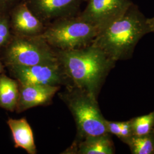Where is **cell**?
Masks as SVG:
<instances>
[{
  "mask_svg": "<svg viewBox=\"0 0 154 154\" xmlns=\"http://www.w3.org/2000/svg\"><path fill=\"white\" fill-rule=\"evenodd\" d=\"M131 123L133 135L141 136L151 133L154 130V111L133 118Z\"/></svg>",
  "mask_w": 154,
  "mask_h": 154,
  "instance_id": "15",
  "label": "cell"
},
{
  "mask_svg": "<svg viewBox=\"0 0 154 154\" xmlns=\"http://www.w3.org/2000/svg\"><path fill=\"white\" fill-rule=\"evenodd\" d=\"M146 24L149 33H154V17L147 18Z\"/></svg>",
  "mask_w": 154,
  "mask_h": 154,
  "instance_id": "20",
  "label": "cell"
},
{
  "mask_svg": "<svg viewBox=\"0 0 154 154\" xmlns=\"http://www.w3.org/2000/svg\"><path fill=\"white\" fill-rule=\"evenodd\" d=\"M45 25L55 20L76 16L83 0H23Z\"/></svg>",
  "mask_w": 154,
  "mask_h": 154,
  "instance_id": "8",
  "label": "cell"
},
{
  "mask_svg": "<svg viewBox=\"0 0 154 154\" xmlns=\"http://www.w3.org/2000/svg\"><path fill=\"white\" fill-rule=\"evenodd\" d=\"M12 35L9 14L0 15V52L10 42Z\"/></svg>",
  "mask_w": 154,
  "mask_h": 154,
  "instance_id": "16",
  "label": "cell"
},
{
  "mask_svg": "<svg viewBox=\"0 0 154 154\" xmlns=\"http://www.w3.org/2000/svg\"><path fill=\"white\" fill-rule=\"evenodd\" d=\"M106 125L108 133L112 134L118 138L119 137L121 132V122L109 121L106 119Z\"/></svg>",
  "mask_w": 154,
  "mask_h": 154,
  "instance_id": "19",
  "label": "cell"
},
{
  "mask_svg": "<svg viewBox=\"0 0 154 154\" xmlns=\"http://www.w3.org/2000/svg\"><path fill=\"white\" fill-rule=\"evenodd\" d=\"M132 4L131 0H88L85 9L77 16L100 30L122 16Z\"/></svg>",
  "mask_w": 154,
  "mask_h": 154,
  "instance_id": "7",
  "label": "cell"
},
{
  "mask_svg": "<svg viewBox=\"0 0 154 154\" xmlns=\"http://www.w3.org/2000/svg\"><path fill=\"white\" fill-rule=\"evenodd\" d=\"M19 98V83L17 80L0 74V107L9 111L16 109Z\"/></svg>",
  "mask_w": 154,
  "mask_h": 154,
  "instance_id": "13",
  "label": "cell"
},
{
  "mask_svg": "<svg viewBox=\"0 0 154 154\" xmlns=\"http://www.w3.org/2000/svg\"><path fill=\"white\" fill-rule=\"evenodd\" d=\"M23 0H0V15L9 14L10 11Z\"/></svg>",
  "mask_w": 154,
  "mask_h": 154,
  "instance_id": "17",
  "label": "cell"
},
{
  "mask_svg": "<svg viewBox=\"0 0 154 154\" xmlns=\"http://www.w3.org/2000/svg\"><path fill=\"white\" fill-rule=\"evenodd\" d=\"M146 20L132 3L122 16L99 30L91 44L115 62L127 60L132 57L139 41L149 33Z\"/></svg>",
  "mask_w": 154,
  "mask_h": 154,
  "instance_id": "2",
  "label": "cell"
},
{
  "mask_svg": "<svg viewBox=\"0 0 154 154\" xmlns=\"http://www.w3.org/2000/svg\"><path fill=\"white\" fill-rule=\"evenodd\" d=\"M82 141L74 149L73 153L80 154H114V144L107 133L96 137H88L81 139Z\"/></svg>",
  "mask_w": 154,
  "mask_h": 154,
  "instance_id": "12",
  "label": "cell"
},
{
  "mask_svg": "<svg viewBox=\"0 0 154 154\" xmlns=\"http://www.w3.org/2000/svg\"><path fill=\"white\" fill-rule=\"evenodd\" d=\"M60 88L58 85L19 83V98L15 111L21 112L34 107L48 103Z\"/></svg>",
  "mask_w": 154,
  "mask_h": 154,
  "instance_id": "10",
  "label": "cell"
},
{
  "mask_svg": "<svg viewBox=\"0 0 154 154\" xmlns=\"http://www.w3.org/2000/svg\"><path fill=\"white\" fill-rule=\"evenodd\" d=\"M4 65L30 66L58 61L56 50L42 36L12 35L8 44L0 52Z\"/></svg>",
  "mask_w": 154,
  "mask_h": 154,
  "instance_id": "4",
  "label": "cell"
},
{
  "mask_svg": "<svg viewBox=\"0 0 154 154\" xmlns=\"http://www.w3.org/2000/svg\"><path fill=\"white\" fill-rule=\"evenodd\" d=\"M67 102L81 139L108 133L106 119L100 112L97 98L76 88L67 95Z\"/></svg>",
  "mask_w": 154,
  "mask_h": 154,
  "instance_id": "5",
  "label": "cell"
},
{
  "mask_svg": "<svg viewBox=\"0 0 154 154\" xmlns=\"http://www.w3.org/2000/svg\"><path fill=\"white\" fill-rule=\"evenodd\" d=\"M123 142L128 146L132 154H154V130L145 135H132Z\"/></svg>",
  "mask_w": 154,
  "mask_h": 154,
  "instance_id": "14",
  "label": "cell"
},
{
  "mask_svg": "<svg viewBox=\"0 0 154 154\" xmlns=\"http://www.w3.org/2000/svg\"><path fill=\"white\" fill-rule=\"evenodd\" d=\"M3 61L2 60V58L0 56V74L3 73L4 70V65L3 63Z\"/></svg>",
  "mask_w": 154,
  "mask_h": 154,
  "instance_id": "21",
  "label": "cell"
},
{
  "mask_svg": "<svg viewBox=\"0 0 154 154\" xmlns=\"http://www.w3.org/2000/svg\"><path fill=\"white\" fill-rule=\"evenodd\" d=\"M11 75L21 84L58 85L66 75L59 61L30 66L8 67Z\"/></svg>",
  "mask_w": 154,
  "mask_h": 154,
  "instance_id": "6",
  "label": "cell"
},
{
  "mask_svg": "<svg viewBox=\"0 0 154 154\" xmlns=\"http://www.w3.org/2000/svg\"><path fill=\"white\" fill-rule=\"evenodd\" d=\"M65 75L77 88L95 98L116 62L93 44L69 50H56Z\"/></svg>",
  "mask_w": 154,
  "mask_h": 154,
  "instance_id": "1",
  "label": "cell"
},
{
  "mask_svg": "<svg viewBox=\"0 0 154 154\" xmlns=\"http://www.w3.org/2000/svg\"><path fill=\"white\" fill-rule=\"evenodd\" d=\"M7 123L11 129L15 147L22 148L28 154H36L33 131L26 118H9Z\"/></svg>",
  "mask_w": 154,
  "mask_h": 154,
  "instance_id": "11",
  "label": "cell"
},
{
  "mask_svg": "<svg viewBox=\"0 0 154 154\" xmlns=\"http://www.w3.org/2000/svg\"><path fill=\"white\" fill-rule=\"evenodd\" d=\"M132 135H133L131 120L121 122V132L119 138L123 141L125 139L130 138Z\"/></svg>",
  "mask_w": 154,
  "mask_h": 154,
  "instance_id": "18",
  "label": "cell"
},
{
  "mask_svg": "<svg viewBox=\"0 0 154 154\" xmlns=\"http://www.w3.org/2000/svg\"><path fill=\"white\" fill-rule=\"evenodd\" d=\"M99 31L98 27L76 16L47 23L41 35L53 49L69 50L91 44Z\"/></svg>",
  "mask_w": 154,
  "mask_h": 154,
  "instance_id": "3",
  "label": "cell"
},
{
  "mask_svg": "<svg viewBox=\"0 0 154 154\" xmlns=\"http://www.w3.org/2000/svg\"><path fill=\"white\" fill-rule=\"evenodd\" d=\"M12 34L37 36L44 32L46 25L30 10L24 1L14 7L9 13Z\"/></svg>",
  "mask_w": 154,
  "mask_h": 154,
  "instance_id": "9",
  "label": "cell"
}]
</instances>
